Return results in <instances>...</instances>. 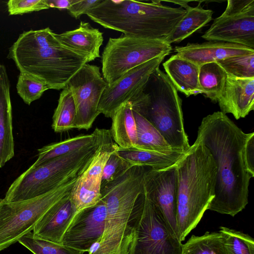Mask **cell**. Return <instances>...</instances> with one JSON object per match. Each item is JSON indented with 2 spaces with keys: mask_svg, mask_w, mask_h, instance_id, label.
<instances>
[{
  "mask_svg": "<svg viewBox=\"0 0 254 254\" xmlns=\"http://www.w3.org/2000/svg\"><path fill=\"white\" fill-rule=\"evenodd\" d=\"M249 134L221 111L202 119L196 139L208 148L217 167L215 194L208 210L233 217L248 204L250 182L254 177L244 158Z\"/></svg>",
  "mask_w": 254,
  "mask_h": 254,
  "instance_id": "6da1fadb",
  "label": "cell"
},
{
  "mask_svg": "<svg viewBox=\"0 0 254 254\" xmlns=\"http://www.w3.org/2000/svg\"><path fill=\"white\" fill-rule=\"evenodd\" d=\"M49 27L24 31L9 49L20 72L45 81L49 89L61 90L85 64L88 59L64 47Z\"/></svg>",
  "mask_w": 254,
  "mask_h": 254,
  "instance_id": "7a4b0ae2",
  "label": "cell"
},
{
  "mask_svg": "<svg viewBox=\"0 0 254 254\" xmlns=\"http://www.w3.org/2000/svg\"><path fill=\"white\" fill-rule=\"evenodd\" d=\"M175 166L176 218L182 242L196 227L215 196L217 167L208 148L197 139Z\"/></svg>",
  "mask_w": 254,
  "mask_h": 254,
  "instance_id": "3957f363",
  "label": "cell"
},
{
  "mask_svg": "<svg viewBox=\"0 0 254 254\" xmlns=\"http://www.w3.org/2000/svg\"><path fill=\"white\" fill-rule=\"evenodd\" d=\"M186 10L161 3V0H101L86 14L106 29L140 39L165 40Z\"/></svg>",
  "mask_w": 254,
  "mask_h": 254,
  "instance_id": "277c9868",
  "label": "cell"
},
{
  "mask_svg": "<svg viewBox=\"0 0 254 254\" xmlns=\"http://www.w3.org/2000/svg\"><path fill=\"white\" fill-rule=\"evenodd\" d=\"M146 170L143 166H134L101 188V199L107 209L105 229L100 242L92 246L88 254H127L134 210L144 191Z\"/></svg>",
  "mask_w": 254,
  "mask_h": 254,
  "instance_id": "5b68a950",
  "label": "cell"
},
{
  "mask_svg": "<svg viewBox=\"0 0 254 254\" xmlns=\"http://www.w3.org/2000/svg\"><path fill=\"white\" fill-rule=\"evenodd\" d=\"M130 102L132 109L156 128L172 149H189L182 101L168 76L159 67L151 74L141 92Z\"/></svg>",
  "mask_w": 254,
  "mask_h": 254,
  "instance_id": "8992f818",
  "label": "cell"
},
{
  "mask_svg": "<svg viewBox=\"0 0 254 254\" xmlns=\"http://www.w3.org/2000/svg\"><path fill=\"white\" fill-rule=\"evenodd\" d=\"M98 145L97 134V141L92 145L38 166L31 165L13 181L3 199L14 202L32 198L78 177L89 166Z\"/></svg>",
  "mask_w": 254,
  "mask_h": 254,
  "instance_id": "52a82bcc",
  "label": "cell"
},
{
  "mask_svg": "<svg viewBox=\"0 0 254 254\" xmlns=\"http://www.w3.org/2000/svg\"><path fill=\"white\" fill-rule=\"evenodd\" d=\"M78 178L32 198L14 202L0 199V251L33 231L53 205L70 194Z\"/></svg>",
  "mask_w": 254,
  "mask_h": 254,
  "instance_id": "ba28073f",
  "label": "cell"
},
{
  "mask_svg": "<svg viewBox=\"0 0 254 254\" xmlns=\"http://www.w3.org/2000/svg\"><path fill=\"white\" fill-rule=\"evenodd\" d=\"M182 244L144 191L135 208L127 254H181Z\"/></svg>",
  "mask_w": 254,
  "mask_h": 254,
  "instance_id": "9c48e42d",
  "label": "cell"
},
{
  "mask_svg": "<svg viewBox=\"0 0 254 254\" xmlns=\"http://www.w3.org/2000/svg\"><path fill=\"white\" fill-rule=\"evenodd\" d=\"M172 47L163 41L122 34L110 38L101 56L102 75L111 85L131 69L153 59L167 56Z\"/></svg>",
  "mask_w": 254,
  "mask_h": 254,
  "instance_id": "30bf717a",
  "label": "cell"
},
{
  "mask_svg": "<svg viewBox=\"0 0 254 254\" xmlns=\"http://www.w3.org/2000/svg\"><path fill=\"white\" fill-rule=\"evenodd\" d=\"M254 49V0H229L225 10L202 36Z\"/></svg>",
  "mask_w": 254,
  "mask_h": 254,
  "instance_id": "8fae6325",
  "label": "cell"
},
{
  "mask_svg": "<svg viewBox=\"0 0 254 254\" xmlns=\"http://www.w3.org/2000/svg\"><path fill=\"white\" fill-rule=\"evenodd\" d=\"M108 84L100 67L86 64L68 81L76 106V116L72 127L90 129L100 113L98 110L101 96Z\"/></svg>",
  "mask_w": 254,
  "mask_h": 254,
  "instance_id": "7c38bea8",
  "label": "cell"
},
{
  "mask_svg": "<svg viewBox=\"0 0 254 254\" xmlns=\"http://www.w3.org/2000/svg\"><path fill=\"white\" fill-rule=\"evenodd\" d=\"M165 57H158L143 63L128 71L111 85H107L100 98L99 113L111 118L122 105L136 97Z\"/></svg>",
  "mask_w": 254,
  "mask_h": 254,
  "instance_id": "4fadbf2b",
  "label": "cell"
},
{
  "mask_svg": "<svg viewBox=\"0 0 254 254\" xmlns=\"http://www.w3.org/2000/svg\"><path fill=\"white\" fill-rule=\"evenodd\" d=\"M144 191L159 208L166 224L179 239L176 218L177 173L175 164L162 169L149 168L144 176Z\"/></svg>",
  "mask_w": 254,
  "mask_h": 254,
  "instance_id": "5bb4252c",
  "label": "cell"
},
{
  "mask_svg": "<svg viewBox=\"0 0 254 254\" xmlns=\"http://www.w3.org/2000/svg\"><path fill=\"white\" fill-rule=\"evenodd\" d=\"M106 215V207L102 199L95 205L77 211L63 235L61 244L88 252L102 237Z\"/></svg>",
  "mask_w": 254,
  "mask_h": 254,
  "instance_id": "9a60e30c",
  "label": "cell"
},
{
  "mask_svg": "<svg viewBox=\"0 0 254 254\" xmlns=\"http://www.w3.org/2000/svg\"><path fill=\"white\" fill-rule=\"evenodd\" d=\"M174 51L178 56L198 67L229 57L254 54V49L247 46L214 41L176 46Z\"/></svg>",
  "mask_w": 254,
  "mask_h": 254,
  "instance_id": "2e32d148",
  "label": "cell"
},
{
  "mask_svg": "<svg viewBox=\"0 0 254 254\" xmlns=\"http://www.w3.org/2000/svg\"><path fill=\"white\" fill-rule=\"evenodd\" d=\"M217 103L222 112L232 114L236 120L245 118L254 109V78L227 75Z\"/></svg>",
  "mask_w": 254,
  "mask_h": 254,
  "instance_id": "e0dca14e",
  "label": "cell"
},
{
  "mask_svg": "<svg viewBox=\"0 0 254 254\" xmlns=\"http://www.w3.org/2000/svg\"><path fill=\"white\" fill-rule=\"evenodd\" d=\"M98 145L89 166L78 177L75 187L101 195V182L104 168L110 155L119 146L114 141L110 129L96 128Z\"/></svg>",
  "mask_w": 254,
  "mask_h": 254,
  "instance_id": "ac0fdd59",
  "label": "cell"
},
{
  "mask_svg": "<svg viewBox=\"0 0 254 254\" xmlns=\"http://www.w3.org/2000/svg\"><path fill=\"white\" fill-rule=\"evenodd\" d=\"M69 195L53 205L35 225L34 235L42 239L61 244L63 235L77 210Z\"/></svg>",
  "mask_w": 254,
  "mask_h": 254,
  "instance_id": "d6986e66",
  "label": "cell"
},
{
  "mask_svg": "<svg viewBox=\"0 0 254 254\" xmlns=\"http://www.w3.org/2000/svg\"><path fill=\"white\" fill-rule=\"evenodd\" d=\"M57 37L64 47L86 57L89 62L100 57L103 33L88 22L80 21L76 29L57 34Z\"/></svg>",
  "mask_w": 254,
  "mask_h": 254,
  "instance_id": "ffe728a7",
  "label": "cell"
},
{
  "mask_svg": "<svg viewBox=\"0 0 254 254\" xmlns=\"http://www.w3.org/2000/svg\"><path fill=\"white\" fill-rule=\"evenodd\" d=\"M14 155L9 81L5 66L1 69L0 93V168Z\"/></svg>",
  "mask_w": 254,
  "mask_h": 254,
  "instance_id": "44dd1931",
  "label": "cell"
},
{
  "mask_svg": "<svg viewBox=\"0 0 254 254\" xmlns=\"http://www.w3.org/2000/svg\"><path fill=\"white\" fill-rule=\"evenodd\" d=\"M163 66L177 91L187 97L201 93L198 83V66L177 54L172 56Z\"/></svg>",
  "mask_w": 254,
  "mask_h": 254,
  "instance_id": "7402d4cb",
  "label": "cell"
},
{
  "mask_svg": "<svg viewBox=\"0 0 254 254\" xmlns=\"http://www.w3.org/2000/svg\"><path fill=\"white\" fill-rule=\"evenodd\" d=\"M111 119L110 130L114 141L120 148H134L137 140L136 126L131 103L127 102L122 105Z\"/></svg>",
  "mask_w": 254,
  "mask_h": 254,
  "instance_id": "603a6c76",
  "label": "cell"
},
{
  "mask_svg": "<svg viewBox=\"0 0 254 254\" xmlns=\"http://www.w3.org/2000/svg\"><path fill=\"white\" fill-rule=\"evenodd\" d=\"M132 167L140 166L162 169L175 164L186 151H173L169 153L142 151L135 148L122 149L117 151Z\"/></svg>",
  "mask_w": 254,
  "mask_h": 254,
  "instance_id": "cb8c5ba5",
  "label": "cell"
},
{
  "mask_svg": "<svg viewBox=\"0 0 254 254\" xmlns=\"http://www.w3.org/2000/svg\"><path fill=\"white\" fill-rule=\"evenodd\" d=\"M186 12L171 34L164 42L170 44L179 43L206 25L212 19L213 11L205 9L199 3L195 7L189 6Z\"/></svg>",
  "mask_w": 254,
  "mask_h": 254,
  "instance_id": "d4e9b609",
  "label": "cell"
},
{
  "mask_svg": "<svg viewBox=\"0 0 254 254\" xmlns=\"http://www.w3.org/2000/svg\"><path fill=\"white\" fill-rule=\"evenodd\" d=\"M136 126L137 140L134 148L138 150L169 153L173 151L156 128L144 117L133 110Z\"/></svg>",
  "mask_w": 254,
  "mask_h": 254,
  "instance_id": "484cf974",
  "label": "cell"
},
{
  "mask_svg": "<svg viewBox=\"0 0 254 254\" xmlns=\"http://www.w3.org/2000/svg\"><path fill=\"white\" fill-rule=\"evenodd\" d=\"M97 141L95 130L89 134H80L67 139L52 143L38 149V154L33 166H36L44 162L78 150L94 144Z\"/></svg>",
  "mask_w": 254,
  "mask_h": 254,
  "instance_id": "4316f807",
  "label": "cell"
},
{
  "mask_svg": "<svg viewBox=\"0 0 254 254\" xmlns=\"http://www.w3.org/2000/svg\"><path fill=\"white\" fill-rule=\"evenodd\" d=\"M227 78L224 69L216 62L199 67L198 83L201 93L213 103L220 97Z\"/></svg>",
  "mask_w": 254,
  "mask_h": 254,
  "instance_id": "83f0119b",
  "label": "cell"
},
{
  "mask_svg": "<svg viewBox=\"0 0 254 254\" xmlns=\"http://www.w3.org/2000/svg\"><path fill=\"white\" fill-rule=\"evenodd\" d=\"M181 254H226L219 232H206L201 236L192 235L182 244Z\"/></svg>",
  "mask_w": 254,
  "mask_h": 254,
  "instance_id": "f1b7e54d",
  "label": "cell"
},
{
  "mask_svg": "<svg viewBox=\"0 0 254 254\" xmlns=\"http://www.w3.org/2000/svg\"><path fill=\"white\" fill-rule=\"evenodd\" d=\"M76 113V106L71 92L66 86L60 93L58 106L53 116L52 127L54 131L62 132L73 128Z\"/></svg>",
  "mask_w": 254,
  "mask_h": 254,
  "instance_id": "f546056e",
  "label": "cell"
},
{
  "mask_svg": "<svg viewBox=\"0 0 254 254\" xmlns=\"http://www.w3.org/2000/svg\"><path fill=\"white\" fill-rule=\"evenodd\" d=\"M33 254H83L84 252L62 244L42 239L32 232L25 235L18 240Z\"/></svg>",
  "mask_w": 254,
  "mask_h": 254,
  "instance_id": "4dcf8cb0",
  "label": "cell"
},
{
  "mask_svg": "<svg viewBox=\"0 0 254 254\" xmlns=\"http://www.w3.org/2000/svg\"><path fill=\"white\" fill-rule=\"evenodd\" d=\"M226 254H254V240L249 235L226 227L221 226Z\"/></svg>",
  "mask_w": 254,
  "mask_h": 254,
  "instance_id": "1f68e13d",
  "label": "cell"
},
{
  "mask_svg": "<svg viewBox=\"0 0 254 254\" xmlns=\"http://www.w3.org/2000/svg\"><path fill=\"white\" fill-rule=\"evenodd\" d=\"M17 93L26 104L39 99L49 87L43 79L32 74L20 72L16 84Z\"/></svg>",
  "mask_w": 254,
  "mask_h": 254,
  "instance_id": "d6a6232c",
  "label": "cell"
},
{
  "mask_svg": "<svg viewBox=\"0 0 254 254\" xmlns=\"http://www.w3.org/2000/svg\"><path fill=\"white\" fill-rule=\"evenodd\" d=\"M217 63L227 75L238 78H254V54L229 57Z\"/></svg>",
  "mask_w": 254,
  "mask_h": 254,
  "instance_id": "836d02e7",
  "label": "cell"
},
{
  "mask_svg": "<svg viewBox=\"0 0 254 254\" xmlns=\"http://www.w3.org/2000/svg\"><path fill=\"white\" fill-rule=\"evenodd\" d=\"M131 167V165L120 156L117 151L112 153L104 168L101 188L123 176Z\"/></svg>",
  "mask_w": 254,
  "mask_h": 254,
  "instance_id": "e575fe53",
  "label": "cell"
},
{
  "mask_svg": "<svg viewBox=\"0 0 254 254\" xmlns=\"http://www.w3.org/2000/svg\"><path fill=\"white\" fill-rule=\"evenodd\" d=\"M7 6L9 15H22L50 8L47 0H10Z\"/></svg>",
  "mask_w": 254,
  "mask_h": 254,
  "instance_id": "d590c367",
  "label": "cell"
},
{
  "mask_svg": "<svg viewBox=\"0 0 254 254\" xmlns=\"http://www.w3.org/2000/svg\"><path fill=\"white\" fill-rule=\"evenodd\" d=\"M101 0H77L67 10L68 14L75 19L79 18L82 14L98 5Z\"/></svg>",
  "mask_w": 254,
  "mask_h": 254,
  "instance_id": "8d00e7d4",
  "label": "cell"
},
{
  "mask_svg": "<svg viewBox=\"0 0 254 254\" xmlns=\"http://www.w3.org/2000/svg\"><path fill=\"white\" fill-rule=\"evenodd\" d=\"M244 158L245 165L249 173L254 177V132L249 133L246 141Z\"/></svg>",
  "mask_w": 254,
  "mask_h": 254,
  "instance_id": "74e56055",
  "label": "cell"
},
{
  "mask_svg": "<svg viewBox=\"0 0 254 254\" xmlns=\"http://www.w3.org/2000/svg\"><path fill=\"white\" fill-rule=\"evenodd\" d=\"M77 0H47L50 8H57L60 10L66 9L75 3Z\"/></svg>",
  "mask_w": 254,
  "mask_h": 254,
  "instance_id": "f35d334b",
  "label": "cell"
},
{
  "mask_svg": "<svg viewBox=\"0 0 254 254\" xmlns=\"http://www.w3.org/2000/svg\"><path fill=\"white\" fill-rule=\"evenodd\" d=\"M169 2H171L175 3L176 4H179L181 7L184 8L186 9L189 5H188V3L190 1H178V0H175V1H168Z\"/></svg>",
  "mask_w": 254,
  "mask_h": 254,
  "instance_id": "ab89813d",
  "label": "cell"
},
{
  "mask_svg": "<svg viewBox=\"0 0 254 254\" xmlns=\"http://www.w3.org/2000/svg\"><path fill=\"white\" fill-rule=\"evenodd\" d=\"M2 64H0V78H1V69Z\"/></svg>",
  "mask_w": 254,
  "mask_h": 254,
  "instance_id": "60d3db41",
  "label": "cell"
}]
</instances>
